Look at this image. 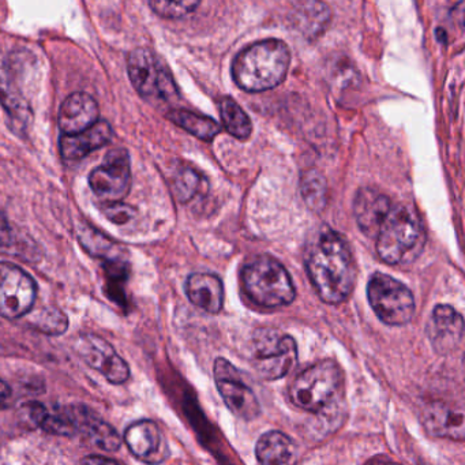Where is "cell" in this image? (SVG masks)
I'll list each match as a JSON object with an SVG mask.
<instances>
[{
    "label": "cell",
    "mask_w": 465,
    "mask_h": 465,
    "mask_svg": "<svg viewBox=\"0 0 465 465\" xmlns=\"http://www.w3.org/2000/svg\"><path fill=\"white\" fill-rule=\"evenodd\" d=\"M124 442L129 450L141 461L157 465L168 457V445L154 421L140 420L127 427Z\"/></svg>",
    "instance_id": "13"
},
{
    "label": "cell",
    "mask_w": 465,
    "mask_h": 465,
    "mask_svg": "<svg viewBox=\"0 0 465 465\" xmlns=\"http://www.w3.org/2000/svg\"><path fill=\"white\" fill-rule=\"evenodd\" d=\"M301 192L304 203L312 211L321 212L325 209L328 201V183L320 171L310 170L303 173Z\"/></svg>",
    "instance_id": "25"
},
{
    "label": "cell",
    "mask_w": 465,
    "mask_h": 465,
    "mask_svg": "<svg viewBox=\"0 0 465 465\" xmlns=\"http://www.w3.org/2000/svg\"><path fill=\"white\" fill-rule=\"evenodd\" d=\"M103 213L107 216L110 222L115 223V224H126L134 217L135 211L126 203H111L103 206Z\"/></svg>",
    "instance_id": "30"
},
{
    "label": "cell",
    "mask_w": 465,
    "mask_h": 465,
    "mask_svg": "<svg viewBox=\"0 0 465 465\" xmlns=\"http://www.w3.org/2000/svg\"><path fill=\"white\" fill-rule=\"evenodd\" d=\"M370 306L386 325L401 326L412 320L415 299L402 282L388 274L375 273L367 287Z\"/></svg>",
    "instance_id": "8"
},
{
    "label": "cell",
    "mask_w": 465,
    "mask_h": 465,
    "mask_svg": "<svg viewBox=\"0 0 465 465\" xmlns=\"http://www.w3.org/2000/svg\"><path fill=\"white\" fill-rule=\"evenodd\" d=\"M186 293L193 304L211 314H217L224 304V287L216 274H192L186 282Z\"/></svg>",
    "instance_id": "18"
},
{
    "label": "cell",
    "mask_w": 465,
    "mask_h": 465,
    "mask_svg": "<svg viewBox=\"0 0 465 465\" xmlns=\"http://www.w3.org/2000/svg\"><path fill=\"white\" fill-rule=\"evenodd\" d=\"M242 280L247 295L258 306L274 309L287 306L295 299V287L287 269L268 255L250 261Z\"/></svg>",
    "instance_id": "4"
},
{
    "label": "cell",
    "mask_w": 465,
    "mask_h": 465,
    "mask_svg": "<svg viewBox=\"0 0 465 465\" xmlns=\"http://www.w3.org/2000/svg\"><path fill=\"white\" fill-rule=\"evenodd\" d=\"M386 465H399V464H386Z\"/></svg>",
    "instance_id": "34"
},
{
    "label": "cell",
    "mask_w": 465,
    "mask_h": 465,
    "mask_svg": "<svg viewBox=\"0 0 465 465\" xmlns=\"http://www.w3.org/2000/svg\"><path fill=\"white\" fill-rule=\"evenodd\" d=\"M10 397H12V388L4 380H0V408L6 405Z\"/></svg>",
    "instance_id": "33"
},
{
    "label": "cell",
    "mask_w": 465,
    "mask_h": 465,
    "mask_svg": "<svg viewBox=\"0 0 465 465\" xmlns=\"http://www.w3.org/2000/svg\"><path fill=\"white\" fill-rule=\"evenodd\" d=\"M78 353L92 367L102 372L111 383L121 385L130 378L129 364L115 352L113 345L96 334H83L78 339Z\"/></svg>",
    "instance_id": "12"
},
{
    "label": "cell",
    "mask_w": 465,
    "mask_h": 465,
    "mask_svg": "<svg viewBox=\"0 0 465 465\" xmlns=\"http://www.w3.org/2000/svg\"><path fill=\"white\" fill-rule=\"evenodd\" d=\"M173 190L179 201L187 203L195 195L205 194L208 190V182L194 168L183 167L176 173Z\"/></svg>",
    "instance_id": "26"
},
{
    "label": "cell",
    "mask_w": 465,
    "mask_h": 465,
    "mask_svg": "<svg viewBox=\"0 0 465 465\" xmlns=\"http://www.w3.org/2000/svg\"><path fill=\"white\" fill-rule=\"evenodd\" d=\"M97 121H99V104L91 94L84 92L70 94L59 111V129L64 135L85 132Z\"/></svg>",
    "instance_id": "14"
},
{
    "label": "cell",
    "mask_w": 465,
    "mask_h": 465,
    "mask_svg": "<svg viewBox=\"0 0 465 465\" xmlns=\"http://www.w3.org/2000/svg\"><path fill=\"white\" fill-rule=\"evenodd\" d=\"M307 273L325 303L347 301L355 287L356 265L347 241L325 228L310 244L306 257Z\"/></svg>",
    "instance_id": "1"
},
{
    "label": "cell",
    "mask_w": 465,
    "mask_h": 465,
    "mask_svg": "<svg viewBox=\"0 0 465 465\" xmlns=\"http://www.w3.org/2000/svg\"><path fill=\"white\" fill-rule=\"evenodd\" d=\"M78 432H83L88 438L89 442L103 450H118L122 445L121 435L118 434V431L111 424L92 415L88 410H83V413H81Z\"/></svg>",
    "instance_id": "21"
},
{
    "label": "cell",
    "mask_w": 465,
    "mask_h": 465,
    "mask_svg": "<svg viewBox=\"0 0 465 465\" xmlns=\"http://www.w3.org/2000/svg\"><path fill=\"white\" fill-rule=\"evenodd\" d=\"M213 374L219 393L233 415L243 420H252L260 415L261 407L257 396L230 361L217 359Z\"/></svg>",
    "instance_id": "11"
},
{
    "label": "cell",
    "mask_w": 465,
    "mask_h": 465,
    "mask_svg": "<svg viewBox=\"0 0 465 465\" xmlns=\"http://www.w3.org/2000/svg\"><path fill=\"white\" fill-rule=\"evenodd\" d=\"M200 5V2H195V0H187V2H163V0H157V2H149L151 9L156 15L164 18L184 17V15L194 12Z\"/></svg>",
    "instance_id": "29"
},
{
    "label": "cell",
    "mask_w": 465,
    "mask_h": 465,
    "mask_svg": "<svg viewBox=\"0 0 465 465\" xmlns=\"http://www.w3.org/2000/svg\"><path fill=\"white\" fill-rule=\"evenodd\" d=\"M377 252L389 265L410 263L423 252L426 231L415 209L391 205L377 236Z\"/></svg>",
    "instance_id": "3"
},
{
    "label": "cell",
    "mask_w": 465,
    "mask_h": 465,
    "mask_svg": "<svg viewBox=\"0 0 465 465\" xmlns=\"http://www.w3.org/2000/svg\"><path fill=\"white\" fill-rule=\"evenodd\" d=\"M127 72L135 91L148 100L171 102L178 89L168 67L148 48H135L127 59Z\"/></svg>",
    "instance_id": "6"
},
{
    "label": "cell",
    "mask_w": 465,
    "mask_h": 465,
    "mask_svg": "<svg viewBox=\"0 0 465 465\" xmlns=\"http://www.w3.org/2000/svg\"><path fill=\"white\" fill-rule=\"evenodd\" d=\"M15 242V232L6 214L0 211V247L12 246Z\"/></svg>",
    "instance_id": "31"
},
{
    "label": "cell",
    "mask_w": 465,
    "mask_h": 465,
    "mask_svg": "<svg viewBox=\"0 0 465 465\" xmlns=\"http://www.w3.org/2000/svg\"><path fill=\"white\" fill-rule=\"evenodd\" d=\"M260 465H295L298 461V446L282 431H268L258 440L255 446Z\"/></svg>",
    "instance_id": "19"
},
{
    "label": "cell",
    "mask_w": 465,
    "mask_h": 465,
    "mask_svg": "<svg viewBox=\"0 0 465 465\" xmlns=\"http://www.w3.org/2000/svg\"><path fill=\"white\" fill-rule=\"evenodd\" d=\"M34 326L45 334H62L69 322L66 315L58 309H45L34 318Z\"/></svg>",
    "instance_id": "28"
},
{
    "label": "cell",
    "mask_w": 465,
    "mask_h": 465,
    "mask_svg": "<svg viewBox=\"0 0 465 465\" xmlns=\"http://www.w3.org/2000/svg\"><path fill=\"white\" fill-rule=\"evenodd\" d=\"M298 361L295 340L277 331H261L255 334L252 363L255 371L266 381L285 377Z\"/></svg>",
    "instance_id": "7"
},
{
    "label": "cell",
    "mask_w": 465,
    "mask_h": 465,
    "mask_svg": "<svg viewBox=\"0 0 465 465\" xmlns=\"http://www.w3.org/2000/svg\"><path fill=\"white\" fill-rule=\"evenodd\" d=\"M344 377L333 361L312 364L298 375L290 388L291 401L309 412H321L334 404L342 391Z\"/></svg>",
    "instance_id": "5"
},
{
    "label": "cell",
    "mask_w": 465,
    "mask_h": 465,
    "mask_svg": "<svg viewBox=\"0 0 465 465\" xmlns=\"http://www.w3.org/2000/svg\"><path fill=\"white\" fill-rule=\"evenodd\" d=\"M168 118L178 124L182 129L189 132L190 134L194 137L200 138V140L205 141V143H211L214 140V137L219 135L222 132V127L208 116L198 115L195 113H190L186 110H173L168 114Z\"/></svg>",
    "instance_id": "23"
},
{
    "label": "cell",
    "mask_w": 465,
    "mask_h": 465,
    "mask_svg": "<svg viewBox=\"0 0 465 465\" xmlns=\"http://www.w3.org/2000/svg\"><path fill=\"white\" fill-rule=\"evenodd\" d=\"M430 432L440 437L464 438V416L461 411L456 412L445 405H432L426 418Z\"/></svg>",
    "instance_id": "22"
},
{
    "label": "cell",
    "mask_w": 465,
    "mask_h": 465,
    "mask_svg": "<svg viewBox=\"0 0 465 465\" xmlns=\"http://www.w3.org/2000/svg\"><path fill=\"white\" fill-rule=\"evenodd\" d=\"M81 465H119L115 460L104 456H89L81 462Z\"/></svg>",
    "instance_id": "32"
},
{
    "label": "cell",
    "mask_w": 465,
    "mask_h": 465,
    "mask_svg": "<svg viewBox=\"0 0 465 465\" xmlns=\"http://www.w3.org/2000/svg\"><path fill=\"white\" fill-rule=\"evenodd\" d=\"M220 115L225 129L239 140H247L252 135V124L241 105L231 97H224L220 103Z\"/></svg>",
    "instance_id": "24"
},
{
    "label": "cell",
    "mask_w": 465,
    "mask_h": 465,
    "mask_svg": "<svg viewBox=\"0 0 465 465\" xmlns=\"http://www.w3.org/2000/svg\"><path fill=\"white\" fill-rule=\"evenodd\" d=\"M462 331H464V322H462L461 314L446 304L435 307L427 326V333L437 352H451L459 345Z\"/></svg>",
    "instance_id": "15"
},
{
    "label": "cell",
    "mask_w": 465,
    "mask_h": 465,
    "mask_svg": "<svg viewBox=\"0 0 465 465\" xmlns=\"http://www.w3.org/2000/svg\"><path fill=\"white\" fill-rule=\"evenodd\" d=\"M78 238L86 252L96 255V257L107 258V262L119 260L121 257V252H116V246L111 242V239L105 238L103 233L94 231V228H84L80 231Z\"/></svg>",
    "instance_id": "27"
},
{
    "label": "cell",
    "mask_w": 465,
    "mask_h": 465,
    "mask_svg": "<svg viewBox=\"0 0 465 465\" xmlns=\"http://www.w3.org/2000/svg\"><path fill=\"white\" fill-rule=\"evenodd\" d=\"M36 282L20 266L0 262V315L17 320L29 314L36 301Z\"/></svg>",
    "instance_id": "9"
},
{
    "label": "cell",
    "mask_w": 465,
    "mask_h": 465,
    "mask_svg": "<svg viewBox=\"0 0 465 465\" xmlns=\"http://www.w3.org/2000/svg\"><path fill=\"white\" fill-rule=\"evenodd\" d=\"M0 102L9 115L12 129L15 133L26 132L32 119L31 107L15 88L12 78H10L7 64L2 61H0Z\"/></svg>",
    "instance_id": "20"
},
{
    "label": "cell",
    "mask_w": 465,
    "mask_h": 465,
    "mask_svg": "<svg viewBox=\"0 0 465 465\" xmlns=\"http://www.w3.org/2000/svg\"><path fill=\"white\" fill-rule=\"evenodd\" d=\"M291 54L282 40L268 39L244 48L233 61L232 75L239 88L252 94L276 88L284 81Z\"/></svg>",
    "instance_id": "2"
},
{
    "label": "cell",
    "mask_w": 465,
    "mask_h": 465,
    "mask_svg": "<svg viewBox=\"0 0 465 465\" xmlns=\"http://www.w3.org/2000/svg\"><path fill=\"white\" fill-rule=\"evenodd\" d=\"M132 170L130 157L124 149H114L103 160L100 167L89 175L92 192L105 203H122L130 190Z\"/></svg>",
    "instance_id": "10"
},
{
    "label": "cell",
    "mask_w": 465,
    "mask_h": 465,
    "mask_svg": "<svg viewBox=\"0 0 465 465\" xmlns=\"http://www.w3.org/2000/svg\"><path fill=\"white\" fill-rule=\"evenodd\" d=\"M113 127L105 121H97L85 132L73 135H61L59 148L66 162H77L88 156L92 152L103 148L113 140Z\"/></svg>",
    "instance_id": "16"
},
{
    "label": "cell",
    "mask_w": 465,
    "mask_h": 465,
    "mask_svg": "<svg viewBox=\"0 0 465 465\" xmlns=\"http://www.w3.org/2000/svg\"><path fill=\"white\" fill-rule=\"evenodd\" d=\"M391 201L388 195L374 189H361L356 194L353 212L359 228L370 238H375L386 214L391 211Z\"/></svg>",
    "instance_id": "17"
}]
</instances>
